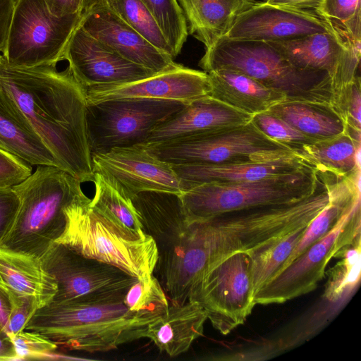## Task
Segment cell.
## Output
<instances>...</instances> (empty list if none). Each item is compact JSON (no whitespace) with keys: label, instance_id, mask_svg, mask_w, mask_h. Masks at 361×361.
I'll list each match as a JSON object with an SVG mask.
<instances>
[{"label":"cell","instance_id":"cell-20","mask_svg":"<svg viewBox=\"0 0 361 361\" xmlns=\"http://www.w3.org/2000/svg\"><path fill=\"white\" fill-rule=\"evenodd\" d=\"M252 115L207 95L188 102L157 126L145 145L202 132L235 128L251 121Z\"/></svg>","mask_w":361,"mask_h":361},{"label":"cell","instance_id":"cell-14","mask_svg":"<svg viewBox=\"0 0 361 361\" xmlns=\"http://www.w3.org/2000/svg\"><path fill=\"white\" fill-rule=\"evenodd\" d=\"M294 66L327 73L332 97L339 96L358 75L361 42H353L334 27L330 30L283 41L267 42Z\"/></svg>","mask_w":361,"mask_h":361},{"label":"cell","instance_id":"cell-17","mask_svg":"<svg viewBox=\"0 0 361 361\" xmlns=\"http://www.w3.org/2000/svg\"><path fill=\"white\" fill-rule=\"evenodd\" d=\"M332 28L315 11L256 2L236 18L226 37L238 40L283 41Z\"/></svg>","mask_w":361,"mask_h":361},{"label":"cell","instance_id":"cell-36","mask_svg":"<svg viewBox=\"0 0 361 361\" xmlns=\"http://www.w3.org/2000/svg\"><path fill=\"white\" fill-rule=\"evenodd\" d=\"M251 121L267 137L298 151L303 146L317 142L268 111L252 116Z\"/></svg>","mask_w":361,"mask_h":361},{"label":"cell","instance_id":"cell-33","mask_svg":"<svg viewBox=\"0 0 361 361\" xmlns=\"http://www.w3.org/2000/svg\"><path fill=\"white\" fill-rule=\"evenodd\" d=\"M123 302L130 312L159 319L169 310V301L158 279L152 275L137 279L127 290Z\"/></svg>","mask_w":361,"mask_h":361},{"label":"cell","instance_id":"cell-41","mask_svg":"<svg viewBox=\"0 0 361 361\" xmlns=\"http://www.w3.org/2000/svg\"><path fill=\"white\" fill-rule=\"evenodd\" d=\"M345 117L348 127L361 131L360 78L354 80L345 104Z\"/></svg>","mask_w":361,"mask_h":361},{"label":"cell","instance_id":"cell-27","mask_svg":"<svg viewBox=\"0 0 361 361\" xmlns=\"http://www.w3.org/2000/svg\"><path fill=\"white\" fill-rule=\"evenodd\" d=\"M329 187L327 204L308 224L302 239L280 271L308 246L330 233L360 204V172L351 177H341L331 173Z\"/></svg>","mask_w":361,"mask_h":361},{"label":"cell","instance_id":"cell-26","mask_svg":"<svg viewBox=\"0 0 361 361\" xmlns=\"http://www.w3.org/2000/svg\"><path fill=\"white\" fill-rule=\"evenodd\" d=\"M187 23L188 35L205 49L226 35L236 18L255 0H176Z\"/></svg>","mask_w":361,"mask_h":361},{"label":"cell","instance_id":"cell-44","mask_svg":"<svg viewBox=\"0 0 361 361\" xmlns=\"http://www.w3.org/2000/svg\"><path fill=\"white\" fill-rule=\"evenodd\" d=\"M322 0H265L264 2L281 7L317 11Z\"/></svg>","mask_w":361,"mask_h":361},{"label":"cell","instance_id":"cell-46","mask_svg":"<svg viewBox=\"0 0 361 361\" xmlns=\"http://www.w3.org/2000/svg\"><path fill=\"white\" fill-rule=\"evenodd\" d=\"M11 303L7 293L0 287V326L8 334Z\"/></svg>","mask_w":361,"mask_h":361},{"label":"cell","instance_id":"cell-4","mask_svg":"<svg viewBox=\"0 0 361 361\" xmlns=\"http://www.w3.org/2000/svg\"><path fill=\"white\" fill-rule=\"evenodd\" d=\"M199 66L205 73L227 69L245 74L283 94L286 100L331 105L332 82L327 73L294 66L267 42L224 36L205 49Z\"/></svg>","mask_w":361,"mask_h":361},{"label":"cell","instance_id":"cell-7","mask_svg":"<svg viewBox=\"0 0 361 361\" xmlns=\"http://www.w3.org/2000/svg\"><path fill=\"white\" fill-rule=\"evenodd\" d=\"M90 201L85 196L71 205L67 230L59 243L138 279L153 275L158 259L154 239L147 233L138 237L116 226L91 208Z\"/></svg>","mask_w":361,"mask_h":361},{"label":"cell","instance_id":"cell-2","mask_svg":"<svg viewBox=\"0 0 361 361\" xmlns=\"http://www.w3.org/2000/svg\"><path fill=\"white\" fill-rule=\"evenodd\" d=\"M123 298L51 301L35 311L25 329L41 333L71 350L95 353L116 349L145 337L149 324L157 320L128 310Z\"/></svg>","mask_w":361,"mask_h":361},{"label":"cell","instance_id":"cell-40","mask_svg":"<svg viewBox=\"0 0 361 361\" xmlns=\"http://www.w3.org/2000/svg\"><path fill=\"white\" fill-rule=\"evenodd\" d=\"M20 200L13 187L0 188V243L12 227Z\"/></svg>","mask_w":361,"mask_h":361},{"label":"cell","instance_id":"cell-6","mask_svg":"<svg viewBox=\"0 0 361 361\" xmlns=\"http://www.w3.org/2000/svg\"><path fill=\"white\" fill-rule=\"evenodd\" d=\"M324 174L315 167L231 183H206L180 194L188 221L256 207L294 203L312 195L323 182Z\"/></svg>","mask_w":361,"mask_h":361},{"label":"cell","instance_id":"cell-48","mask_svg":"<svg viewBox=\"0 0 361 361\" xmlns=\"http://www.w3.org/2000/svg\"><path fill=\"white\" fill-rule=\"evenodd\" d=\"M15 1V0H14Z\"/></svg>","mask_w":361,"mask_h":361},{"label":"cell","instance_id":"cell-18","mask_svg":"<svg viewBox=\"0 0 361 361\" xmlns=\"http://www.w3.org/2000/svg\"><path fill=\"white\" fill-rule=\"evenodd\" d=\"M85 90L88 103L120 98L176 100L188 103L209 95L210 86L207 73L178 64L139 80L92 87Z\"/></svg>","mask_w":361,"mask_h":361},{"label":"cell","instance_id":"cell-22","mask_svg":"<svg viewBox=\"0 0 361 361\" xmlns=\"http://www.w3.org/2000/svg\"><path fill=\"white\" fill-rule=\"evenodd\" d=\"M0 287L6 293L32 299L39 308L49 303L57 291L56 280L40 259L1 247Z\"/></svg>","mask_w":361,"mask_h":361},{"label":"cell","instance_id":"cell-5","mask_svg":"<svg viewBox=\"0 0 361 361\" xmlns=\"http://www.w3.org/2000/svg\"><path fill=\"white\" fill-rule=\"evenodd\" d=\"M133 203L157 245L156 278L172 303L185 302L195 274L196 224L187 220L179 194L147 191Z\"/></svg>","mask_w":361,"mask_h":361},{"label":"cell","instance_id":"cell-34","mask_svg":"<svg viewBox=\"0 0 361 361\" xmlns=\"http://www.w3.org/2000/svg\"><path fill=\"white\" fill-rule=\"evenodd\" d=\"M158 23L173 58L180 53L188 32L187 23L176 0H141Z\"/></svg>","mask_w":361,"mask_h":361},{"label":"cell","instance_id":"cell-19","mask_svg":"<svg viewBox=\"0 0 361 361\" xmlns=\"http://www.w3.org/2000/svg\"><path fill=\"white\" fill-rule=\"evenodd\" d=\"M80 25L91 36L126 60L154 73L179 64L147 41L109 7L95 10L84 16Z\"/></svg>","mask_w":361,"mask_h":361},{"label":"cell","instance_id":"cell-24","mask_svg":"<svg viewBox=\"0 0 361 361\" xmlns=\"http://www.w3.org/2000/svg\"><path fill=\"white\" fill-rule=\"evenodd\" d=\"M0 148L31 165L59 166L9 93L0 83Z\"/></svg>","mask_w":361,"mask_h":361},{"label":"cell","instance_id":"cell-9","mask_svg":"<svg viewBox=\"0 0 361 361\" xmlns=\"http://www.w3.org/2000/svg\"><path fill=\"white\" fill-rule=\"evenodd\" d=\"M82 18L80 12L56 16L44 0H15L2 56L16 67L56 66Z\"/></svg>","mask_w":361,"mask_h":361},{"label":"cell","instance_id":"cell-25","mask_svg":"<svg viewBox=\"0 0 361 361\" xmlns=\"http://www.w3.org/2000/svg\"><path fill=\"white\" fill-rule=\"evenodd\" d=\"M207 73L209 96L247 114L267 111L286 100L283 94L239 72L217 69Z\"/></svg>","mask_w":361,"mask_h":361},{"label":"cell","instance_id":"cell-12","mask_svg":"<svg viewBox=\"0 0 361 361\" xmlns=\"http://www.w3.org/2000/svg\"><path fill=\"white\" fill-rule=\"evenodd\" d=\"M360 241V204L326 235L313 243L255 295L256 305L283 303L314 290L330 260Z\"/></svg>","mask_w":361,"mask_h":361},{"label":"cell","instance_id":"cell-13","mask_svg":"<svg viewBox=\"0 0 361 361\" xmlns=\"http://www.w3.org/2000/svg\"><path fill=\"white\" fill-rule=\"evenodd\" d=\"M39 259L57 284L53 302L123 298L138 279L118 267L84 256L61 243L54 244Z\"/></svg>","mask_w":361,"mask_h":361},{"label":"cell","instance_id":"cell-15","mask_svg":"<svg viewBox=\"0 0 361 361\" xmlns=\"http://www.w3.org/2000/svg\"><path fill=\"white\" fill-rule=\"evenodd\" d=\"M94 173L129 198L145 191L181 194L180 180L171 164L150 152L144 145L114 147L92 154Z\"/></svg>","mask_w":361,"mask_h":361},{"label":"cell","instance_id":"cell-28","mask_svg":"<svg viewBox=\"0 0 361 361\" xmlns=\"http://www.w3.org/2000/svg\"><path fill=\"white\" fill-rule=\"evenodd\" d=\"M268 111L317 141L329 140L348 131L346 121L330 104L285 100Z\"/></svg>","mask_w":361,"mask_h":361},{"label":"cell","instance_id":"cell-45","mask_svg":"<svg viewBox=\"0 0 361 361\" xmlns=\"http://www.w3.org/2000/svg\"><path fill=\"white\" fill-rule=\"evenodd\" d=\"M18 360L13 342L6 333L0 326V360Z\"/></svg>","mask_w":361,"mask_h":361},{"label":"cell","instance_id":"cell-21","mask_svg":"<svg viewBox=\"0 0 361 361\" xmlns=\"http://www.w3.org/2000/svg\"><path fill=\"white\" fill-rule=\"evenodd\" d=\"M171 166L180 180L183 192L202 183L256 180L315 167L300 152L269 161Z\"/></svg>","mask_w":361,"mask_h":361},{"label":"cell","instance_id":"cell-38","mask_svg":"<svg viewBox=\"0 0 361 361\" xmlns=\"http://www.w3.org/2000/svg\"><path fill=\"white\" fill-rule=\"evenodd\" d=\"M32 173L30 164L0 148V188L13 187Z\"/></svg>","mask_w":361,"mask_h":361},{"label":"cell","instance_id":"cell-47","mask_svg":"<svg viewBox=\"0 0 361 361\" xmlns=\"http://www.w3.org/2000/svg\"><path fill=\"white\" fill-rule=\"evenodd\" d=\"M109 2L110 0H80V13L84 17L95 10L109 7Z\"/></svg>","mask_w":361,"mask_h":361},{"label":"cell","instance_id":"cell-30","mask_svg":"<svg viewBox=\"0 0 361 361\" xmlns=\"http://www.w3.org/2000/svg\"><path fill=\"white\" fill-rule=\"evenodd\" d=\"M93 183L94 195L90 199V207L131 235H145L141 216L132 200L121 193L98 173H94Z\"/></svg>","mask_w":361,"mask_h":361},{"label":"cell","instance_id":"cell-37","mask_svg":"<svg viewBox=\"0 0 361 361\" xmlns=\"http://www.w3.org/2000/svg\"><path fill=\"white\" fill-rule=\"evenodd\" d=\"M17 359H39L55 352L58 345L41 333L23 330L9 336Z\"/></svg>","mask_w":361,"mask_h":361},{"label":"cell","instance_id":"cell-32","mask_svg":"<svg viewBox=\"0 0 361 361\" xmlns=\"http://www.w3.org/2000/svg\"><path fill=\"white\" fill-rule=\"evenodd\" d=\"M109 8L161 51H173L152 13L141 0H110Z\"/></svg>","mask_w":361,"mask_h":361},{"label":"cell","instance_id":"cell-39","mask_svg":"<svg viewBox=\"0 0 361 361\" xmlns=\"http://www.w3.org/2000/svg\"><path fill=\"white\" fill-rule=\"evenodd\" d=\"M7 294L11 303L8 324V335L11 336L25 329L27 322L39 307L32 299L11 293Z\"/></svg>","mask_w":361,"mask_h":361},{"label":"cell","instance_id":"cell-16","mask_svg":"<svg viewBox=\"0 0 361 361\" xmlns=\"http://www.w3.org/2000/svg\"><path fill=\"white\" fill-rule=\"evenodd\" d=\"M64 60L77 82L85 90L139 80L154 73L130 62L91 36L80 24L66 47Z\"/></svg>","mask_w":361,"mask_h":361},{"label":"cell","instance_id":"cell-1","mask_svg":"<svg viewBox=\"0 0 361 361\" xmlns=\"http://www.w3.org/2000/svg\"><path fill=\"white\" fill-rule=\"evenodd\" d=\"M0 83L59 168L81 183L93 182L86 90L69 68L13 66L0 54Z\"/></svg>","mask_w":361,"mask_h":361},{"label":"cell","instance_id":"cell-8","mask_svg":"<svg viewBox=\"0 0 361 361\" xmlns=\"http://www.w3.org/2000/svg\"><path fill=\"white\" fill-rule=\"evenodd\" d=\"M144 145L172 165L269 161L300 152L267 137L252 121Z\"/></svg>","mask_w":361,"mask_h":361},{"label":"cell","instance_id":"cell-35","mask_svg":"<svg viewBox=\"0 0 361 361\" xmlns=\"http://www.w3.org/2000/svg\"><path fill=\"white\" fill-rule=\"evenodd\" d=\"M353 42H361V0H322L316 11Z\"/></svg>","mask_w":361,"mask_h":361},{"label":"cell","instance_id":"cell-23","mask_svg":"<svg viewBox=\"0 0 361 361\" xmlns=\"http://www.w3.org/2000/svg\"><path fill=\"white\" fill-rule=\"evenodd\" d=\"M207 319L205 310L197 302L172 304L164 315L149 324L145 338L161 352L174 357L188 351L202 335Z\"/></svg>","mask_w":361,"mask_h":361},{"label":"cell","instance_id":"cell-10","mask_svg":"<svg viewBox=\"0 0 361 361\" xmlns=\"http://www.w3.org/2000/svg\"><path fill=\"white\" fill-rule=\"evenodd\" d=\"M188 103L120 98L88 103L87 125L92 154L145 144L152 131Z\"/></svg>","mask_w":361,"mask_h":361},{"label":"cell","instance_id":"cell-42","mask_svg":"<svg viewBox=\"0 0 361 361\" xmlns=\"http://www.w3.org/2000/svg\"><path fill=\"white\" fill-rule=\"evenodd\" d=\"M14 3V0H0V52L4 49Z\"/></svg>","mask_w":361,"mask_h":361},{"label":"cell","instance_id":"cell-11","mask_svg":"<svg viewBox=\"0 0 361 361\" xmlns=\"http://www.w3.org/2000/svg\"><path fill=\"white\" fill-rule=\"evenodd\" d=\"M247 253L238 252L201 273L190 287L188 299L205 310L222 335L242 325L256 305Z\"/></svg>","mask_w":361,"mask_h":361},{"label":"cell","instance_id":"cell-29","mask_svg":"<svg viewBox=\"0 0 361 361\" xmlns=\"http://www.w3.org/2000/svg\"><path fill=\"white\" fill-rule=\"evenodd\" d=\"M360 132L348 127L341 135L303 146L299 151L317 170L351 177L360 172Z\"/></svg>","mask_w":361,"mask_h":361},{"label":"cell","instance_id":"cell-43","mask_svg":"<svg viewBox=\"0 0 361 361\" xmlns=\"http://www.w3.org/2000/svg\"><path fill=\"white\" fill-rule=\"evenodd\" d=\"M44 1L49 11L58 17L80 13V0H44Z\"/></svg>","mask_w":361,"mask_h":361},{"label":"cell","instance_id":"cell-3","mask_svg":"<svg viewBox=\"0 0 361 361\" xmlns=\"http://www.w3.org/2000/svg\"><path fill=\"white\" fill-rule=\"evenodd\" d=\"M81 182L61 169L37 166L13 186L20 200L15 221L0 247L40 258L66 233L71 205L85 197Z\"/></svg>","mask_w":361,"mask_h":361},{"label":"cell","instance_id":"cell-31","mask_svg":"<svg viewBox=\"0 0 361 361\" xmlns=\"http://www.w3.org/2000/svg\"><path fill=\"white\" fill-rule=\"evenodd\" d=\"M307 226L246 252L250 259L254 295L280 271L302 239Z\"/></svg>","mask_w":361,"mask_h":361}]
</instances>
